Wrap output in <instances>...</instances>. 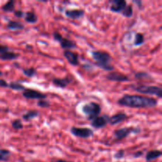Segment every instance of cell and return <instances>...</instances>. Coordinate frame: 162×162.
I'll use <instances>...</instances> for the list:
<instances>
[{"instance_id":"25","label":"cell","mask_w":162,"mask_h":162,"mask_svg":"<svg viewBox=\"0 0 162 162\" xmlns=\"http://www.w3.org/2000/svg\"><path fill=\"white\" fill-rule=\"evenodd\" d=\"M145 41V38H144L143 34L138 33L135 36V41H134V44L135 46H139L141 44H142Z\"/></svg>"},{"instance_id":"12","label":"cell","mask_w":162,"mask_h":162,"mask_svg":"<svg viewBox=\"0 0 162 162\" xmlns=\"http://www.w3.org/2000/svg\"><path fill=\"white\" fill-rule=\"evenodd\" d=\"M106 78L109 81H112V82H127L129 80L128 77L125 75V74H120L119 72H111L110 74H108Z\"/></svg>"},{"instance_id":"32","label":"cell","mask_w":162,"mask_h":162,"mask_svg":"<svg viewBox=\"0 0 162 162\" xmlns=\"http://www.w3.org/2000/svg\"><path fill=\"white\" fill-rule=\"evenodd\" d=\"M10 48L7 46H4V45H0V55L3 54L4 52H8Z\"/></svg>"},{"instance_id":"35","label":"cell","mask_w":162,"mask_h":162,"mask_svg":"<svg viewBox=\"0 0 162 162\" xmlns=\"http://www.w3.org/2000/svg\"><path fill=\"white\" fill-rule=\"evenodd\" d=\"M52 162H71V161H65V160H62V159H56V160H52Z\"/></svg>"},{"instance_id":"31","label":"cell","mask_w":162,"mask_h":162,"mask_svg":"<svg viewBox=\"0 0 162 162\" xmlns=\"http://www.w3.org/2000/svg\"><path fill=\"white\" fill-rule=\"evenodd\" d=\"M14 16L17 17L18 18H22L25 17V13L22 11V10H16V11H14Z\"/></svg>"},{"instance_id":"21","label":"cell","mask_w":162,"mask_h":162,"mask_svg":"<svg viewBox=\"0 0 162 162\" xmlns=\"http://www.w3.org/2000/svg\"><path fill=\"white\" fill-rule=\"evenodd\" d=\"M11 155V152L8 150L1 149L0 150V161H9L10 157Z\"/></svg>"},{"instance_id":"24","label":"cell","mask_w":162,"mask_h":162,"mask_svg":"<svg viewBox=\"0 0 162 162\" xmlns=\"http://www.w3.org/2000/svg\"><path fill=\"white\" fill-rule=\"evenodd\" d=\"M122 14L126 18H131L133 15V6L127 5L122 11Z\"/></svg>"},{"instance_id":"9","label":"cell","mask_w":162,"mask_h":162,"mask_svg":"<svg viewBox=\"0 0 162 162\" xmlns=\"http://www.w3.org/2000/svg\"><path fill=\"white\" fill-rule=\"evenodd\" d=\"M108 119H109V116H107V115L102 116H98L96 119L93 120L92 123H91V126L96 129L103 128L108 123Z\"/></svg>"},{"instance_id":"8","label":"cell","mask_w":162,"mask_h":162,"mask_svg":"<svg viewBox=\"0 0 162 162\" xmlns=\"http://www.w3.org/2000/svg\"><path fill=\"white\" fill-rule=\"evenodd\" d=\"M22 96L26 99H37V100H44L47 97V95L43 93H40L37 90H34L32 89H25L22 92Z\"/></svg>"},{"instance_id":"14","label":"cell","mask_w":162,"mask_h":162,"mask_svg":"<svg viewBox=\"0 0 162 162\" xmlns=\"http://www.w3.org/2000/svg\"><path fill=\"white\" fill-rule=\"evenodd\" d=\"M127 118V116L125 113L119 112V113H117L116 115H113V116L109 117L108 123H110L111 125H116V124L124 121Z\"/></svg>"},{"instance_id":"15","label":"cell","mask_w":162,"mask_h":162,"mask_svg":"<svg viewBox=\"0 0 162 162\" xmlns=\"http://www.w3.org/2000/svg\"><path fill=\"white\" fill-rule=\"evenodd\" d=\"M72 82V80L70 79L69 77H66L63 78H53L52 79V82L55 86L60 87V88H65L67 86L68 84H70Z\"/></svg>"},{"instance_id":"26","label":"cell","mask_w":162,"mask_h":162,"mask_svg":"<svg viewBox=\"0 0 162 162\" xmlns=\"http://www.w3.org/2000/svg\"><path fill=\"white\" fill-rule=\"evenodd\" d=\"M135 78L138 79H152L150 74L146 72H144V71H141V72L135 74Z\"/></svg>"},{"instance_id":"34","label":"cell","mask_w":162,"mask_h":162,"mask_svg":"<svg viewBox=\"0 0 162 162\" xmlns=\"http://www.w3.org/2000/svg\"><path fill=\"white\" fill-rule=\"evenodd\" d=\"M142 155V151H138V152H137V153H135V154H134V157H140Z\"/></svg>"},{"instance_id":"10","label":"cell","mask_w":162,"mask_h":162,"mask_svg":"<svg viewBox=\"0 0 162 162\" xmlns=\"http://www.w3.org/2000/svg\"><path fill=\"white\" fill-rule=\"evenodd\" d=\"M63 55L66 59L69 62V63L73 66H78L79 64L78 61V55L75 52L70 51V50H65L63 52Z\"/></svg>"},{"instance_id":"33","label":"cell","mask_w":162,"mask_h":162,"mask_svg":"<svg viewBox=\"0 0 162 162\" xmlns=\"http://www.w3.org/2000/svg\"><path fill=\"white\" fill-rule=\"evenodd\" d=\"M0 87H2V88H6V87H8V83L6 82L5 80L0 78Z\"/></svg>"},{"instance_id":"18","label":"cell","mask_w":162,"mask_h":162,"mask_svg":"<svg viewBox=\"0 0 162 162\" xmlns=\"http://www.w3.org/2000/svg\"><path fill=\"white\" fill-rule=\"evenodd\" d=\"M19 54L14 53L12 52H6L0 55V59L2 60H13V59H16L18 58Z\"/></svg>"},{"instance_id":"5","label":"cell","mask_w":162,"mask_h":162,"mask_svg":"<svg viewBox=\"0 0 162 162\" xmlns=\"http://www.w3.org/2000/svg\"><path fill=\"white\" fill-rule=\"evenodd\" d=\"M53 38H54V40L58 41L59 43L60 44V46L62 47V48H63L64 50L76 48L77 45L75 41L67 39V38H64L61 34L59 33L58 32L53 33Z\"/></svg>"},{"instance_id":"27","label":"cell","mask_w":162,"mask_h":162,"mask_svg":"<svg viewBox=\"0 0 162 162\" xmlns=\"http://www.w3.org/2000/svg\"><path fill=\"white\" fill-rule=\"evenodd\" d=\"M22 72H23V74H24L25 76L29 77V78H32V77H33L37 74L36 70L33 67L28 68V69H23Z\"/></svg>"},{"instance_id":"1","label":"cell","mask_w":162,"mask_h":162,"mask_svg":"<svg viewBox=\"0 0 162 162\" xmlns=\"http://www.w3.org/2000/svg\"><path fill=\"white\" fill-rule=\"evenodd\" d=\"M117 103L119 105L136 108H153L157 104V101L152 97H148L139 95L126 94L118 100Z\"/></svg>"},{"instance_id":"28","label":"cell","mask_w":162,"mask_h":162,"mask_svg":"<svg viewBox=\"0 0 162 162\" xmlns=\"http://www.w3.org/2000/svg\"><path fill=\"white\" fill-rule=\"evenodd\" d=\"M12 127L15 130H21L23 128V124L20 119H14L12 122Z\"/></svg>"},{"instance_id":"7","label":"cell","mask_w":162,"mask_h":162,"mask_svg":"<svg viewBox=\"0 0 162 162\" xmlns=\"http://www.w3.org/2000/svg\"><path fill=\"white\" fill-rule=\"evenodd\" d=\"M71 134L78 138H90L93 135V131L90 128H86V127H72L70 129Z\"/></svg>"},{"instance_id":"4","label":"cell","mask_w":162,"mask_h":162,"mask_svg":"<svg viewBox=\"0 0 162 162\" xmlns=\"http://www.w3.org/2000/svg\"><path fill=\"white\" fill-rule=\"evenodd\" d=\"M133 89L136 92L142 94L154 95L157 97H162V89L161 87L154 86H133Z\"/></svg>"},{"instance_id":"6","label":"cell","mask_w":162,"mask_h":162,"mask_svg":"<svg viewBox=\"0 0 162 162\" xmlns=\"http://www.w3.org/2000/svg\"><path fill=\"white\" fill-rule=\"evenodd\" d=\"M141 131V129L139 127H124L116 130L114 131V136L116 137L117 140H122L123 138H127L131 132H134L135 134H138Z\"/></svg>"},{"instance_id":"13","label":"cell","mask_w":162,"mask_h":162,"mask_svg":"<svg viewBox=\"0 0 162 162\" xmlns=\"http://www.w3.org/2000/svg\"><path fill=\"white\" fill-rule=\"evenodd\" d=\"M65 15L68 18L73 19V20H78L82 18L85 15V11L83 10H67L65 12Z\"/></svg>"},{"instance_id":"22","label":"cell","mask_w":162,"mask_h":162,"mask_svg":"<svg viewBox=\"0 0 162 162\" xmlns=\"http://www.w3.org/2000/svg\"><path fill=\"white\" fill-rule=\"evenodd\" d=\"M8 87L10 89H13V90H18V91H24L25 89V87L24 86H22V84L17 82H10V84L8 85Z\"/></svg>"},{"instance_id":"19","label":"cell","mask_w":162,"mask_h":162,"mask_svg":"<svg viewBox=\"0 0 162 162\" xmlns=\"http://www.w3.org/2000/svg\"><path fill=\"white\" fill-rule=\"evenodd\" d=\"M38 116H39V112L38 111L31 110L27 112L25 114H24L22 116V119L25 120V121H29V120H32L34 118L37 117Z\"/></svg>"},{"instance_id":"23","label":"cell","mask_w":162,"mask_h":162,"mask_svg":"<svg viewBox=\"0 0 162 162\" xmlns=\"http://www.w3.org/2000/svg\"><path fill=\"white\" fill-rule=\"evenodd\" d=\"M14 4H15V2L14 1H9V2H7L6 4H4L2 7V10H4L5 12H11L13 11L14 10Z\"/></svg>"},{"instance_id":"16","label":"cell","mask_w":162,"mask_h":162,"mask_svg":"<svg viewBox=\"0 0 162 162\" xmlns=\"http://www.w3.org/2000/svg\"><path fill=\"white\" fill-rule=\"evenodd\" d=\"M162 155V152L161 150H150L146 155V161L150 162L152 161L153 160H156L157 158H158Z\"/></svg>"},{"instance_id":"36","label":"cell","mask_w":162,"mask_h":162,"mask_svg":"<svg viewBox=\"0 0 162 162\" xmlns=\"http://www.w3.org/2000/svg\"><path fill=\"white\" fill-rule=\"evenodd\" d=\"M2 75H3V72H1V71H0V76H2Z\"/></svg>"},{"instance_id":"3","label":"cell","mask_w":162,"mask_h":162,"mask_svg":"<svg viewBox=\"0 0 162 162\" xmlns=\"http://www.w3.org/2000/svg\"><path fill=\"white\" fill-rule=\"evenodd\" d=\"M83 113L85 114L89 120H93L101 112V108L100 104L95 102H90L89 104H85L82 107Z\"/></svg>"},{"instance_id":"29","label":"cell","mask_w":162,"mask_h":162,"mask_svg":"<svg viewBox=\"0 0 162 162\" xmlns=\"http://www.w3.org/2000/svg\"><path fill=\"white\" fill-rule=\"evenodd\" d=\"M37 105L40 108H48L50 106V103L48 101L40 100V101L37 102Z\"/></svg>"},{"instance_id":"17","label":"cell","mask_w":162,"mask_h":162,"mask_svg":"<svg viewBox=\"0 0 162 162\" xmlns=\"http://www.w3.org/2000/svg\"><path fill=\"white\" fill-rule=\"evenodd\" d=\"M6 27L10 30H22L24 29V25L18 21H10Z\"/></svg>"},{"instance_id":"2","label":"cell","mask_w":162,"mask_h":162,"mask_svg":"<svg viewBox=\"0 0 162 162\" xmlns=\"http://www.w3.org/2000/svg\"><path fill=\"white\" fill-rule=\"evenodd\" d=\"M93 59L96 61V65L102 70L112 71L114 67L111 65L112 56L108 52L102 51H94L92 52Z\"/></svg>"},{"instance_id":"11","label":"cell","mask_w":162,"mask_h":162,"mask_svg":"<svg viewBox=\"0 0 162 162\" xmlns=\"http://www.w3.org/2000/svg\"><path fill=\"white\" fill-rule=\"evenodd\" d=\"M112 6L110 7V10L112 12L115 13H120L122 12L125 7L127 6V3L124 0H113L111 2Z\"/></svg>"},{"instance_id":"20","label":"cell","mask_w":162,"mask_h":162,"mask_svg":"<svg viewBox=\"0 0 162 162\" xmlns=\"http://www.w3.org/2000/svg\"><path fill=\"white\" fill-rule=\"evenodd\" d=\"M25 20L28 23L34 24L37 22V17L33 12H27L25 14Z\"/></svg>"},{"instance_id":"30","label":"cell","mask_w":162,"mask_h":162,"mask_svg":"<svg viewBox=\"0 0 162 162\" xmlns=\"http://www.w3.org/2000/svg\"><path fill=\"white\" fill-rule=\"evenodd\" d=\"M124 154H125V151L123 150H120L115 153L114 157L116 158V159H122V158H123V157H124Z\"/></svg>"}]
</instances>
